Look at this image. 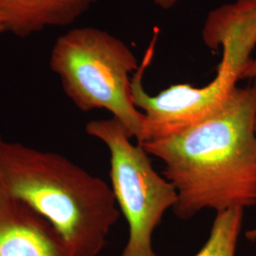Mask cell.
Listing matches in <instances>:
<instances>
[{
    "mask_svg": "<svg viewBox=\"0 0 256 256\" xmlns=\"http://www.w3.org/2000/svg\"><path fill=\"white\" fill-rule=\"evenodd\" d=\"M0 256H72L54 227L0 188Z\"/></svg>",
    "mask_w": 256,
    "mask_h": 256,
    "instance_id": "8992f818",
    "label": "cell"
},
{
    "mask_svg": "<svg viewBox=\"0 0 256 256\" xmlns=\"http://www.w3.org/2000/svg\"><path fill=\"white\" fill-rule=\"evenodd\" d=\"M3 2H4V0H0V8H1V6H2Z\"/></svg>",
    "mask_w": 256,
    "mask_h": 256,
    "instance_id": "5bb4252c",
    "label": "cell"
},
{
    "mask_svg": "<svg viewBox=\"0 0 256 256\" xmlns=\"http://www.w3.org/2000/svg\"><path fill=\"white\" fill-rule=\"evenodd\" d=\"M242 79H250V80H256V58L250 59L248 64H246L242 75H241V80Z\"/></svg>",
    "mask_w": 256,
    "mask_h": 256,
    "instance_id": "30bf717a",
    "label": "cell"
},
{
    "mask_svg": "<svg viewBox=\"0 0 256 256\" xmlns=\"http://www.w3.org/2000/svg\"><path fill=\"white\" fill-rule=\"evenodd\" d=\"M5 30V27H4V24H3V21L1 18V16H0V34L3 32Z\"/></svg>",
    "mask_w": 256,
    "mask_h": 256,
    "instance_id": "4fadbf2b",
    "label": "cell"
},
{
    "mask_svg": "<svg viewBox=\"0 0 256 256\" xmlns=\"http://www.w3.org/2000/svg\"><path fill=\"white\" fill-rule=\"evenodd\" d=\"M156 5L162 10H171L180 4L182 0H153Z\"/></svg>",
    "mask_w": 256,
    "mask_h": 256,
    "instance_id": "8fae6325",
    "label": "cell"
},
{
    "mask_svg": "<svg viewBox=\"0 0 256 256\" xmlns=\"http://www.w3.org/2000/svg\"><path fill=\"white\" fill-rule=\"evenodd\" d=\"M256 80L236 86L207 119L140 144L164 164L162 174L178 194L172 209L178 218L256 206Z\"/></svg>",
    "mask_w": 256,
    "mask_h": 256,
    "instance_id": "6da1fadb",
    "label": "cell"
},
{
    "mask_svg": "<svg viewBox=\"0 0 256 256\" xmlns=\"http://www.w3.org/2000/svg\"><path fill=\"white\" fill-rule=\"evenodd\" d=\"M50 64L79 110L110 111L142 142L146 117L131 94L132 76L140 64L122 40L98 28H76L56 40Z\"/></svg>",
    "mask_w": 256,
    "mask_h": 256,
    "instance_id": "3957f363",
    "label": "cell"
},
{
    "mask_svg": "<svg viewBox=\"0 0 256 256\" xmlns=\"http://www.w3.org/2000/svg\"><path fill=\"white\" fill-rule=\"evenodd\" d=\"M155 40L147 48L131 81V94L135 106L146 117L144 138L140 144L182 132L216 113L238 86L243 66L222 56L216 75L203 86L176 84L156 95L146 92L142 78L151 63Z\"/></svg>",
    "mask_w": 256,
    "mask_h": 256,
    "instance_id": "5b68a950",
    "label": "cell"
},
{
    "mask_svg": "<svg viewBox=\"0 0 256 256\" xmlns=\"http://www.w3.org/2000/svg\"><path fill=\"white\" fill-rule=\"evenodd\" d=\"M202 39L210 50H221L246 66L256 46V0H236L212 10L204 22Z\"/></svg>",
    "mask_w": 256,
    "mask_h": 256,
    "instance_id": "52a82bcc",
    "label": "cell"
},
{
    "mask_svg": "<svg viewBox=\"0 0 256 256\" xmlns=\"http://www.w3.org/2000/svg\"><path fill=\"white\" fill-rule=\"evenodd\" d=\"M0 188L46 218L72 256H98L119 220L113 191L63 156L0 134Z\"/></svg>",
    "mask_w": 256,
    "mask_h": 256,
    "instance_id": "7a4b0ae2",
    "label": "cell"
},
{
    "mask_svg": "<svg viewBox=\"0 0 256 256\" xmlns=\"http://www.w3.org/2000/svg\"><path fill=\"white\" fill-rule=\"evenodd\" d=\"M243 216V210L216 212L209 238L194 256H236Z\"/></svg>",
    "mask_w": 256,
    "mask_h": 256,
    "instance_id": "9c48e42d",
    "label": "cell"
},
{
    "mask_svg": "<svg viewBox=\"0 0 256 256\" xmlns=\"http://www.w3.org/2000/svg\"><path fill=\"white\" fill-rule=\"evenodd\" d=\"M86 132L110 151L111 189L129 230L120 256H158L153 234L176 203L174 185L156 171L144 148L132 144L118 120H93L86 124Z\"/></svg>",
    "mask_w": 256,
    "mask_h": 256,
    "instance_id": "277c9868",
    "label": "cell"
},
{
    "mask_svg": "<svg viewBox=\"0 0 256 256\" xmlns=\"http://www.w3.org/2000/svg\"><path fill=\"white\" fill-rule=\"evenodd\" d=\"M98 0H4L0 16L5 30L26 37L48 27L72 24Z\"/></svg>",
    "mask_w": 256,
    "mask_h": 256,
    "instance_id": "ba28073f",
    "label": "cell"
},
{
    "mask_svg": "<svg viewBox=\"0 0 256 256\" xmlns=\"http://www.w3.org/2000/svg\"><path fill=\"white\" fill-rule=\"evenodd\" d=\"M246 238H247L248 241H250V242H252V243H256V228L247 230V232H246Z\"/></svg>",
    "mask_w": 256,
    "mask_h": 256,
    "instance_id": "7c38bea8",
    "label": "cell"
}]
</instances>
